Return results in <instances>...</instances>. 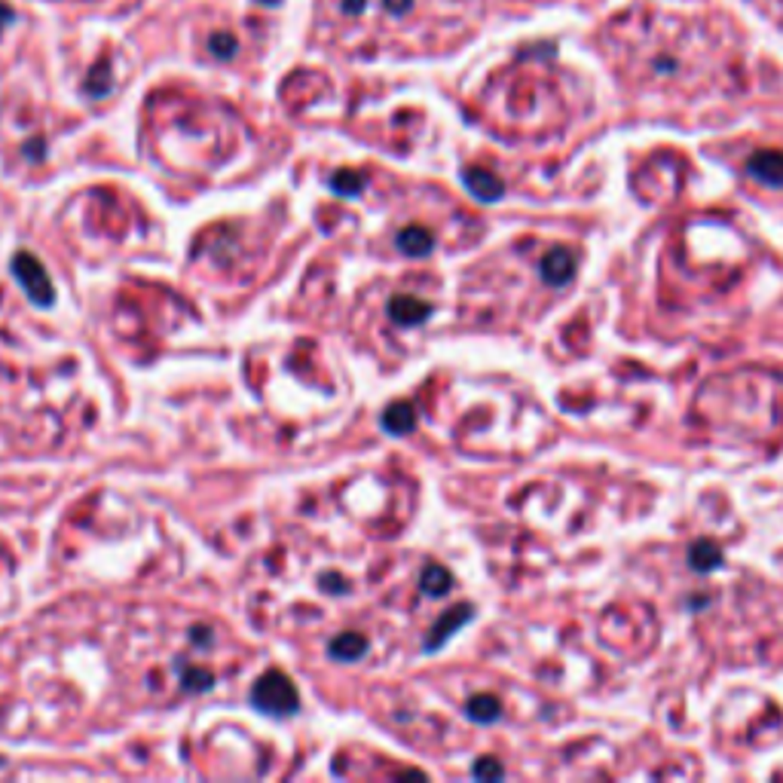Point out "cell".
Masks as SVG:
<instances>
[{
    "instance_id": "4",
    "label": "cell",
    "mask_w": 783,
    "mask_h": 783,
    "mask_svg": "<svg viewBox=\"0 0 783 783\" xmlns=\"http://www.w3.org/2000/svg\"><path fill=\"white\" fill-rule=\"evenodd\" d=\"M575 275V255L566 248H551L548 255L542 257V279L560 288V284L573 282Z\"/></svg>"
},
{
    "instance_id": "23",
    "label": "cell",
    "mask_w": 783,
    "mask_h": 783,
    "mask_svg": "<svg viewBox=\"0 0 783 783\" xmlns=\"http://www.w3.org/2000/svg\"><path fill=\"white\" fill-rule=\"evenodd\" d=\"M10 22H13V10H10V6H4V4H0V28H4V25H10Z\"/></svg>"
},
{
    "instance_id": "9",
    "label": "cell",
    "mask_w": 783,
    "mask_h": 783,
    "mask_svg": "<svg viewBox=\"0 0 783 783\" xmlns=\"http://www.w3.org/2000/svg\"><path fill=\"white\" fill-rule=\"evenodd\" d=\"M383 429L389 434H410L416 429V410L407 401H395L383 414Z\"/></svg>"
},
{
    "instance_id": "16",
    "label": "cell",
    "mask_w": 783,
    "mask_h": 783,
    "mask_svg": "<svg viewBox=\"0 0 783 783\" xmlns=\"http://www.w3.org/2000/svg\"><path fill=\"white\" fill-rule=\"evenodd\" d=\"M471 774H474V778H478V780H499L502 774H505V769H502L499 759L484 756V759H478V762H474Z\"/></svg>"
},
{
    "instance_id": "6",
    "label": "cell",
    "mask_w": 783,
    "mask_h": 783,
    "mask_svg": "<svg viewBox=\"0 0 783 783\" xmlns=\"http://www.w3.org/2000/svg\"><path fill=\"white\" fill-rule=\"evenodd\" d=\"M389 315L395 324H405V328H416V324H423L425 319L432 315V306L425 303V300H416V297H395L389 303Z\"/></svg>"
},
{
    "instance_id": "12",
    "label": "cell",
    "mask_w": 783,
    "mask_h": 783,
    "mask_svg": "<svg viewBox=\"0 0 783 783\" xmlns=\"http://www.w3.org/2000/svg\"><path fill=\"white\" fill-rule=\"evenodd\" d=\"M432 233L423 230V227H407V230L398 233V248L405 251L407 257H425L432 251Z\"/></svg>"
},
{
    "instance_id": "13",
    "label": "cell",
    "mask_w": 783,
    "mask_h": 783,
    "mask_svg": "<svg viewBox=\"0 0 783 783\" xmlns=\"http://www.w3.org/2000/svg\"><path fill=\"white\" fill-rule=\"evenodd\" d=\"M419 588L425 591L429 597H444L450 588H453V575L447 573L444 566L432 564L423 569V579H419Z\"/></svg>"
},
{
    "instance_id": "8",
    "label": "cell",
    "mask_w": 783,
    "mask_h": 783,
    "mask_svg": "<svg viewBox=\"0 0 783 783\" xmlns=\"http://www.w3.org/2000/svg\"><path fill=\"white\" fill-rule=\"evenodd\" d=\"M689 564H692L694 573H713V569H719L725 564V554H722V548H719L716 542L701 539V542H694L689 548Z\"/></svg>"
},
{
    "instance_id": "10",
    "label": "cell",
    "mask_w": 783,
    "mask_h": 783,
    "mask_svg": "<svg viewBox=\"0 0 783 783\" xmlns=\"http://www.w3.org/2000/svg\"><path fill=\"white\" fill-rule=\"evenodd\" d=\"M328 655L334 661H359V658H365L368 655V639L361 637V634H340V637H334V643L328 646Z\"/></svg>"
},
{
    "instance_id": "2",
    "label": "cell",
    "mask_w": 783,
    "mask_h": 783,
    "mask_svg": "<svg viewBox=\"0 0 783 783\" xmlns=\"http://www.w3.org/2000/svg\"><path fill=\"white\" fill-rule=\"evenodd\" d=\"M13 275H15V282L25 288L31 303H37V306L55 303V288H52L50 273H46L41 260L31 257L28 251H19V255L13 257Z\"/></svg>"
},
{
    "instance_id": "22",
    "label": "cell",
    "mask_w": 783,
    "mask_h": 783,
    "mask_svg": "<svg viewBox=\"0 0 783 783\" xmlns=\"http://www.w3.org/2000/svg\"><path fill=\"white\" fill-rule=\"evenodd\" d=\"M365 4H368V0H343V10L346 13H361V10H365Z\"/></svg>"
},
{
    "instance_id": "3",
    "label": "cell",
    "mask_w": 783,
    "mask_h": 783,
    "mask_svg": "<svg viewBox=\"0 0 783 783\" xmlns=\"http://www.w3.org/2000/svg\"><path fill=\"white\" fill-rule=\"evenodd\" d=\"M747 172L769 187H783V150H759L747 160Z\"/></svg>"
},
{
    "instance_id": "14",
    "label": "cell",
    "mask_w": 783,
    "mask_h": 783,
    "mask_svg": "<svg viewBox=\"0 0 783 783\" xmlns=\"http://www.w3.org/2000/svg\"><path fill=\"white\" fill-rule=\"evenodd\" d=\"M365 187H368V178L359 175V172H350V169L337 172V175L331 178V190H334L337 196H359Z\"/></svg>"
},
{
    "instance_id": "15",
    "label": "cell",
    "mask_w": 783,
    "mask_h": 783,
    "mask_svg": "<svg viewBox=\"0 0 783 783\" xmlns=\"http://www.w3.org/2000/svg\"><path fill=\"white\" fill-rule=\"evenodd\" d=\"M211 683H215V676H211L209 670H202V667H184V670H181V689H187V692H209Z\"/></svg>"
},
{
    "instance_id": "20",
    "label": "cell",
    "mask_w": 783,
    "mask_h": 783,
    "mask_svg": "<svg viewBox=\"0 0 783 783\" xmlns=\"http://www.w3.org/2000/svg\"><path fill=\"white\" fill-rule=\"evenodd\" d=\"M190 639H193V646H200V648H205L211 643V630L205 628V624H196L193 630H190Z\"/></svg>"
},
{
    "instance_id": "5",
    "label": "cell",
    "mask_w": 783,
    "mask_h": 783,
    "mask_svg": "<svg viewBox=\"0 0 783 783\" xmlns=\"http://www.w3.org/2000/svg\"><path fill=\"white\" fill-rule=\"evenodd\" d=\"M471 615H474V609H471L469 603H462V606H456V609H450V612L444 615V619H441V621L432 628L429 639H425V652H434V648H438V646H444L447 639L453 637L465 621H471Z\"/></svg>"
},
{
    "instance_id": "19",
    "label": "cell",
    "mask_w": 783,
    "mask_h": 783,
    "mask_svg": "<svg viewBox=\"0 0 783 783\" xmlns=\"http://www.w3.org/2000/svg\"><path fill=\"white\" fill-rule=\"evenodd\" d=\"M322 584L328 594H346V591H350V584H346V579H340V575H324Z\"/></svg>"
},
{
    "instance_id": "11",
    "label": "cell",
    "mask_w": 783,
    "mask_h": 783,
    "mask_svg": "<svg viewBox=\"0 0 783 783\" xmlns=\"http://www.w3.org/2000/svg\"><path fill=\"white\" fill-rule=\"evenodd\" d=\"M465 716L471 722H480V725H489L502 716V704L493 698V694H474V698L465 704Z\"/></svg>"
},
{
    "instance_id": "17",
    "label": "cell",
    "mask_w": 783,
    "mask_h": 783,
    "mask_svg": "<svg viewBox=\"0 0 783 783\" xmlns=\"http://www.w3.org/2000/svg\"><path fill=\"white\" fill-rule=\"evenodd\" d=\"M107 74H110V65H98L92 70V80H89V95H92V98H101V95L107 92V86H110Z\"/></svg>"
},
{
    "instance_id": "1",
    "label": "cell",
    "mask_w": 783,
    "mask_h": 783,
    "mask_svg": "<svg viewBox=\"0 0 783 783\" xmlns=\"http://www.w3.org/2000/svg\"><path fill=\"white\" fill-rule=\"evenodd\" d=\"M251 707L264 716H294L300 710V694L288 676L279 670H266L264 676L251 685Z\"/></svg>"
},
{
    "instance_id": "18",
    "label": "cell",
    "mask_w": 783,
    "mask_h": 783,
    "mask_svg": "<svg viewBox=\"0 0 783 783\" xmlns=\"http://www.w3.org/2000/svg\"><path fill=\"white\" fill-rule=\"evenodd\" d=\"M209 50L218 55V59H230V55L236 52V41L230 34H215L209 41Z\"/></svg>"
},
{
    "instance_id": "7",
    "label": "cell",
    "mask_w": 783,
    "mask_h": 783,
    "mask_svg": "<svg viewBox=\"0 0 783 783\" xmlns=\"http://www.w3.org/2000/svg\"><path fill=\"white\" fill-rule=\"evenodd\" d=\"M465 187L471 190V196H478L480 202H496L502 200L505 193V184L499 178L493 175V172H484V169H465Z\"/></svg>"
},
{
    "instance_id": "21",
    "label": "cell",
    "mask_w": 783,
    "mask_h": 783,
    "mask_svg": "<svg viewBox=\"0 0 783 783\" xmlns=\"http://www.w3.org/2000/svg\"><path fill=\"white\" fill-rule=\"evenodd\" d=\"M383 4H386V10H389V13H407L414 0H383Z\"/></svg>"
}]
</instances>
